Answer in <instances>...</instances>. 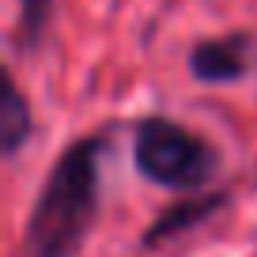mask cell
<instances>
[{"label": "cell", "mask_w": 257, "mask_h": 257, "mask_svg": "<svg viewBox=\"0 0 257 257\" xmlns=\"http://www.w3.org/2000/svg\"><path fill=\"white\" fill-rule=\"evenodd\" d=\"M98 144L83 140L80 148L57 163L38 212L31 219V257H68L80 242L83 227L95 208V182H98Z\"/></svg>", "instance_id": "6da1fadb"}, {"label": "cell", "mask_w": 257, "mask_h": 257, "mask_svg": "<svg viewBox=\"0 0 257 257\" xmlns=\"http://www.w3.org/2000/svg\"><path fill=\"white\" fill-rule=\"evenodd\" d=\"M137 163L144 174L167 185H193L208 174V152L197 137L170 121H148L137 140Z\"/></svg>", "instance_id": "7a4b0ae2"}, {"label": "cell", "mask_w": 257, "mask_h": 257, "mask_svg": "<svg viewBox=\"0 0 257 257\" xmlns=\"http://www.w3.org/2000/svg\"><path fill=\"white\" fill-rule=\"evenodd\" d=\"M193 72L201 80H231L242 72V46L238 42H204L193 53Z\"/></svg>", "instance_id": "3957f363"}, {"label": "cell", "mask_w": 257, "mask_h": 257, "mask_svg": "<svg viewBox=\"0 0 257 257\" xmlns=\"http://www.w3.org/2000/svg\"><path fill=\"white\" fill-rule=\"evenodd\" d=\"M23 128H27L23 102H19V95L8 87V98H4V148H16L19 137H23Z\"/></svg>", "instance_id": "277c9868"}, {"label": "cell", "mask_w": 257, "mask_h": 257, "mask_svg": "<svg viewBox=\"0 0 257 257\" xmlns=\"http://www.w3.org/2000/svg\"><path fill=\"white\" fill-rule=\"evenodd\" d=\"M46 8H49V0H23V19L31 31H38L42 19H46Z\"/></svg>", "instance_id": "5b68a950"}]
</instances>
